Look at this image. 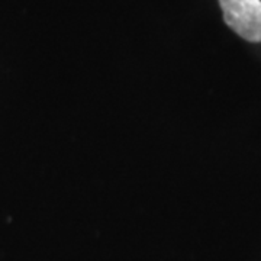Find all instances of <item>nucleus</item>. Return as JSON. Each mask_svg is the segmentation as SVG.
I'll return each mask as SVG.
<instances>
[{"label": "nucleus", "mask_w": 261, "mask_h": 261, "mask_svg": "<svg viewBox=\"0 0 261 261\" xmlns=\"http://www.w3.org/2000/svg\"><path fill=\"white\" fill-rule=\"evenodd\" d=\"M226 25L250 42H261V0H219Z\"/></svg>", "instance_id": "obj_1"}]
</instances>
